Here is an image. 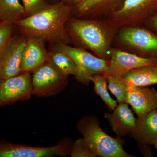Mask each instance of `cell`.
Listing matches in <instances>:
<instances>
[{
  "instance_id": "44dd1931",
  "label": "cell",
  "mask_w": 157,
  "mask_h": 157,
  "mask_svg": "<svg viewBox=\"0 0 157 157\" xmlns=\"http://www.w3.org/2000/svg\"><path fill=\"white\" fill-rule=\"evenodd\" d=\"M108 88L115 96L119 104L126 103L127 86L121 77L107 75Z\"/></svg>"
},
{
  "instance_id": "ba28073f",
  "label": "cell",
  "mask_w": 157,
  "mask_h": 157,
  "mask_svg": "<svg viewBox=\"0 0 157 157\" xmlns=\"http://www.w3.org/2000/svg\"><path fill=\"white\" fill-rule=\"evenodd\" d=\"M33 96L31 73L0 80V107L28 100Z\"/></svg>"
},
{
  "instance_id": "5b68a950",
  "label": "cell",
  "mask_w": 157,
  "mask_h": 157,
  "mask_svg": "<svg viewBox=\"0 0 157 157\" xmlns=\"http://www.w3.org/2000/svg\"><path fill=\"white\" fill-rule=\"evenodd\" d=\"M157 13V0H124L107 19L118 29L142 26Z\"/></svg>"
},
{
  "instance_id": "9a60e30c",
  "label": "cell",
  "mask_w": 157,
  "mask_h": 157,
  "mask_svg": "<svg viewBox=\"0 0 157 157\" xmlns=\"http://www.w3.org/2000/svg\"><path fill=\"white\" fill-rule=\"evenodd\" d=\"M130 134L140 144L154 146L157 143V109L144 117L136 118L135 127Z\"/></svg>"
},
{
  "instance_id": "3957f363",
  "label": "cell",
  "mask_w": 157,
  "mask_h": 157,
  "mask_svg": "<svg viewBox=\"0 0 157 157\" xmlns=\"http://www.w3.org/2000/svg\"><path fill=\"white\" fill-rule=\"evenodd\" d=\"M113 47L143 57L157 59V35L144 25L121 28Z\"/></svg>"
},
{
  "instance_id": "6da1fadb",
  "label": "cell",
  "mask_w": 157,
  "mask_h": 157,
  "mask_svg": "<svg viewBox=\"0 0 157 157\" xmlns=\"http://www.w3.org/2000/svg\"><path fill=\"white\" fill-rule=\"evenodd\" d=\"M73 7L63 2L46 5L32 15L14 24L23 35L52 44H70L66 29L68 19L73 16Z\"/></svg>"
},
{
  "instance_id": "8fae6325",
  "label": "cell",
  "mask_w": 157,
  "mask_h": 157,
  "mask_svg": "<svg viewBox=\"0 0 157 157\" xmlns=\"http://www.w3.org/2000/svg\"><path fill=\"white\" fill-rule=\"evenodd\" d=\"M24 35L14 36L0 56V76L6 79L21 73L23 52L26 42Z\"/></svg>"
},
{
  "instance_id": "ffe728a7",
  "label": "cell",
  "mask_w": 157,
  "mask_h": 157,
  "mask_svg": "<svg viewBox=\"0 0 157 157\" xmlns=\"http://www.w3.org/2000/svg\"><path fill=\"white\" fill-rule=\"evenodd\" d=\"M90 81L94 84V89L98 95L111 110H113L117 107V102L109 95L107 91V79L103 74H98L92 76Z\"/></svg>"
},
{
  "instance_id": "83f0119b",
  "label": "cell",
  "mask_w": 157,
  "mask_h": 157,
  "mask_svg": "<svg viewBox=\"0 0 157 157\" xmlns=\"http://www.w3.org/2000/svg\"><path fill=\"white\" fill-rule=\"evenodd\" d=\"M1 76H0V80H1Z\"/></svg>"
},
{
  "instance_id": "4316f807",
  "label": "cell",
  "mask_w": 157,
  "mask_h": 157,
  "mask_svg": "<svg viewBox=\"0 0 157 157\" xmlns=\"http://www.w3.org/2000/svg\"><path fill=\"white\" fill-rule=\"evenodd\" d=\"M154 146L155 147V148L157 149V143L156 144H155Z\"/></svg>"
},
{
  "instance_id": "603a6c76",
  "label": "cell",
  "mask_w": 157,
  "mask_h": 157,
  "mask_svg": "<svg viewBox=\"0 0 157 157\" xmlns=\"http://www.w3.org/2000/svg\"><path fill=\"white\" fill-rule=\"evenodd\" d=\"M70 155L72 157H96L95 153L82 137L76 140L72 146Z\"/></svg>"
},
{
  "instance_id": "9c48e42d",
  "label": "cell",
  "mask_w": 157,
  "mask_h": 157,
  "mask_svg": "<svg viewBox=\"0 0 157 157\" xmlns=\"http://www.w3.org/2000/svg\"><path fill=\"white\" fill-rule=\"evenodd\" d=\"M72 147L63 142L49 147H34L0 141V157H52L70 155Z\"/></svg>"
},
{
  "instance_id": "7a4b0ae2",
  "label": "cell",
  "mask_w": 157,
  "mask_h": 157,
  "mask_svg": "<svg viewBox=\"0 0 157 157\" xmlns=\"http://www.w3.org/2000/svg\"><path fill=\"white\" fill-rule=\"evenodd\" d=\"M66 28L74 46L89 50L98 57L109 60L113 42L118 28L107 18L71 17Z\"/></svg>"
},
{
  "instance_id": "30bf717a",
  "label": "cell",
  "mask_w": 157,
  "mask_h": 157,
  "mask_svg": "<svg viewBox=\"0 0 157 157\" xmlns=\"http://www.w3.org/2000/svg\"><path fill=\"white\" fill-rule=\"evenodd\" d=\"M109 68L104 76L121 77L130 70L144 66L157 67V59L145 58L113 47Z\"/></svg>"
},
{
  "instance_id": "7402d4cb",
  "label": "cell",
  "mask_w": 157,
  "mask_h": 157,
  "mask_svg": "<svg viewBox=\"0 0 157 157\" xmlns=\"http://www.w3.org/2000/svg\"><path fill=\"white\" fill-rule=\"evenodd\" d=\"M16 25L12 23L0 21V56L14 36Z\"/></svg>"
},
{
  "instance_id": "2e32d148",
  "label": "cell",
  "mask_w": 157,
  "mask_h": 157,
  "mask_svg": "<svg viewBox=\"0 0 157 157\" xmlns=\"http://www.w3.org/2000/svg\"><path fill=\"white\" fill-rule=\"evenodd\" d=\"M112 113H106L105 118L109 122L113 131L119 137L125 136L135 127L136 118L126 103L119 104Z\"/></svg>"
},
{
  "instance_id": "cb8c5ba5",
  "label": "cell",
  "mask_w": 157,
  "mask_h": 157,
  "mask_svg": "<svg viewBox=\"0 0 157 157\" xmlns=\"http://www.w3.org/2000/svg\"><path fill=\"white\" fill-rule=\"evenodd\" d=\"M27 16L32 15L47 5L45 0H22Z\"/></svg>"
},
{
  "instance_id": "52a82bcc",
  "label": "cell",
  "mask_w": 157,
  "mask_h": 157,
  "mask_svg": "<svg viewBox=\"0 0 157 157\" xmlns=\"http://www.w3.org/2000/svg\"><path fill=\"white\" fill-rule=\"evenodd\" d=\"M68 78V76L47 61L33 72V95L40 98L56 95L67 87Z\"/></svg>"
},
{
  "instance_id": "d6986e66",
  "label": "cell",
  "mask_w": 157,
  "mask_h": 157,
  "mask_svg": "<svg viewBox=\"0 0 157 157\" xmlns=\"http://www.w3.org/2000/svg\"><path fill=\"white\" fill-rule=\"evenodd\" d=\"M48 61L67 76H76L78 69L76 63L69 56L59 50L53 49L48 52Z\"/></svg>"
},
{
  "instance_id": "277c9868",
  "label": "cell",
  "mask_w": 157,
  "mask_h": 157,
  "mask_svg": "<svg viewBox=\"0 0 157 157\" xmlns=\"http://www.w3.org/2000/svg\"><path fill=\"white\" fill-rule=\"evenodd\" d=\"M78 131L97 157H129L124 150L122 140L110 137L101 129L94 118L86 117L78 124Z\"/></svg>"
},
{
  "instance_id": "d4e9b609",
  "label": "cell",
  "mask_w": 157,
  "mask_h": 157,
  "mask_svg": "<svg viewBox=\"0 0 157 157\" xmlns=\"http://www.w3.org/2000/svg\"><path fill=\"white\" fill-rule=\"evenodd\" d=\"M146 27L157 35V13L144 25Z\"/></svg>"
},
{
  "instance_id": "484cf974",
  "label": "cell",
  "mask_w": 157,
  "mask_h": 157,
  "mask_svg": "<svg viewBox=\"0 0 157 157\" xmlns=\"http://www.w3.org/2000/svg\"><path fill=\"white\" fill-rule=\"evenodd\" d=\"M85 1V0H62V2L71 6H72V5H74V7H75Z\"/></svg>"
},
{
  "instance_id": "7c38bea8",
  "label": "cell",
  "mask_w": 157,
  "mask_h": 157,
  "mask_svg": "<svg viewBox=\"0 0 157 157\" xmlns=\"http://www.w3.org/2000/svg\"><path fill=\"white\" fill-rule=\"evenodd\" d=\"M126 103L130 104L139 118L157 109V91L145 87H126Z\"/></svg>"
},
{
  "instance_id": "4fadbf2b",
  "label": "cell",
  "mask_w": 157,
  "mask_h": 157,
  "mask_svg": "<svg viewBox=\"0 0 157 157\" xmlns=\"http://www.w3.org/2000/svg\"><path fill=\"white\" fill-rule=\"evenodd\" d=\"M124 1V0H85L73 8L72 17L107 18L120 8Z\"/></svg>"
},
{
  "instance_id": "5bb4252c",
  "label": "cell",
  "mask_w": 157,
  "mask_h": 157,
  "mask_svg": "<svg viewBox=\"0 0 157 157\" xmlns=\"http://www.w3.org/2000/svg\"><path fill=\"white\" fill-rule=\"evenodd\" d=\"M44 43L37 38L27 37L23 52L21 73H33L39 66L48 61V52Z\"/></svg>"
},
{
  "instance_id": "e0dca14e",
  "label": "cell",
  "mask_w": 157,
  "mask_h": 157,
  "mask_svg": "<svg viewBox=\"0 0 157 157\" xmlns=\"http://www.w3.org/2000/svg\"><path fill=\"white\" fill-rule=\"evenodd\" d=\"M127 86L146 87L157 84V67L147 66L130 70L122 76Z\"/></svg>"
},
{
  "instance_id": "f1b7e54d",
  "label": "cell",
  "mask_w": 157,
  "mask_h": 157,
  "mask_svg": "<svg viewBox=\"0 0 157 157\" xmlns=\"http://www.w3.org/2000/svg\"></svg>"
},
{
  "instance_id": "ac0fdd59",
  "label": "cell",
  "mask_w": 157,
  "mask_h": 157,
  "mask_svg": "<svg viewBox=\"0 0 157 157\" xmlns=\"http://www.w3.org/2000/svg\"><path fill=\"white\" fill-rule=\"evenodd\" d=\"M26 16L19 0H0V21L14 24Z\"/></svg>"
},
{
  "instance_id": "8992f818",
  "label": "cell",
  "mask_w": 157,
  "mask_h": 157,
  "mask_svg": "<svg viewBox=\"0 0 157 157\" xmlns=\"http://www.w3.org/2000/svg\"><path fill=\"white\" fill-rule=\"evenodd\" d=\"M53 48L67 55L75 62L78 69L75 78L82 84L87 85L92 76L107 73L109 60L98 57L86 49L63 43L54 44Z\"/></svg>"
}]
</instances>
